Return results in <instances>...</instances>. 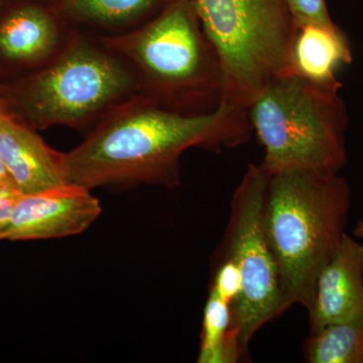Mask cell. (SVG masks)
I'll return each instance as SVG.
<instances>
[{
    "instance_id": "obj_17",
    "label": "cell",
    "mask_w": 363,
    "mask_h": 363,
    "mask_svg": "<svg viewBox=\"0 0 363 363\" xmlns=\"http://www.w3.org/2000/svg\"><path fill=\"white\" fill-rule=\"evenodd\" d=\"M286 2L292 11L297 28L306 23H314L326 28L338 26L332 21L326 0H286Z\"/></svg>"
},
{
    "instance_id": "obj_19",
    "label": "cell",
    "mask_w": 363,
    "mask_h": 363,
    "mask_svg": "<svg viewBox=\"0 0 363 363\" xmlns=\"http://www.w3.org/2000/svg\"><path fill=\"white\" fill-rule=\"evenodd\" d=\"M0 188L16 189V190H18L16 185H14L13 179L9 175V171H7L6 164L2 161L1 157H0Z\"/></svg>"
},
{
    "instance_id": "obj_1",
    "label": "cell",
    "mask_w": 363,
    "mask_h": 363,
    "mask_svg": "<svg viewBox=\"0 0 363 363\" xmlns=\"http://www.w3.org/2000/svg\"><path fill=\"white\" fill-rule=\"evenodd\" d=\"M252 133L247 108L223 102L210 113L188 116L138 93L105 114L67 159L72 181L89 190L121 184L172 189L180 185L186 150L236 149Z\"/></svg>"
},
{
    "instance_id": "obj_6",
    "label": "cell",
    "mask_w": 363,
    "mask_h": 363,
    "mask_svg": "<svg viewBox=\"0 0 363 363\" xmlns=\"http://www.w3.org/2000/svg\"><path fill=\"white\" fill-rule=\"evenodd\" d=\"M140 93L135 72L101 42L71 40L16 92L18 108L39 130L82 128Z\"/></svg>"
},
{
    "instance_id": "obj_5",
    "label": "cell",
    "mask_w": 363,
    "mask_h": 363,
    "mask_svg": "<svg viewBox=\"0 0 363 363\" xmlns=\"http://www.w3.org/2000/svg\"><path fill=\"white\" fill-rule=\"evenodd\" d=\"M223 74V102L248 108L274 79L293 73L297 23L286 0H192Z\"/></svg>"
},
{
    "instance_id": "obj_20",
    "label": "cell",
    "mask_w": 363,
    "mask_h": 363,
    "mask_svg": "<svg viewBox=\"0 0 363 363\" xmlns=\"http://www.w3.org/2000/svg\"><path fill=\"white\" fill-rule=\"evenodd\" d=\"M353 235L355 238L363 240V218L358 220L357 225L353 228Z\"/></svg>"
},
{
    "instance_id": "obj_3",
    "label": "cell",
    "mask_w": 363,
    "mask_h": 363,
    "mask_svg": "<svg viewBox=\"0 0 363 363\" xmlns=\"http://www.w3.org/2000/svg\"><path fill=\"white\" fill-rule=\"evenodd\" d=\"M99 40L130 61L140 93L160 106L198 116L223 104L220 59L192 0H168L161 13L142 28Z\"/></svg>"
},
{
    "instance_id": "obj_15",
    "label": "cell",
    "mask_w": 363,
    "mask_h": 363,
    "mask_svg": "<svg viewBox=\"0 0 363 363\" xmlns=\"http://www.w3.org/2000/svg\"><path fill=\"white\" fill-rule=\"evenodd\" d=\"M167 2L168 0H63L62 9L77 20L116 25L140 18Z\"/></svg>"
},
{
    "instance_id": "obj_18",
    "label": "cell",
    "mask_w": 363,
    "mask_h": 363,
    "mask_svg": "<svg viewBox=\"0 0 363 363\" xmlns=\"http://www.w3.org/2000/svg\"><path fill=\"white\" fill-rule=\"evenodd\" d=\"M21 195L16 189L0 188V236L9 225L14 206Z\"/></svg>"
},
{
    "instance_id": "obj_8",
    "label": "cell",
    "mask_w": 363,
    "mask_h": 363,
    "mask_svg": "<svg viewBox=\"0 0 363 363\" xmlns=\"http://www.w3.org/2000/svg\"><path fill=\"white\" fill-rule=\"evenodd\" d=\"M89 189L72 183L21 194L0 240L63 238L84 233L101 214Z\"/></svg>"
},
{
    "instance_id": "obj_21",
    "label": "cell",
    "mask_w": 363,
    "mask_h": 363,
    "mask_svg": "<svg viewBox=\"0 0 363 363\" xmlns=\"http://www.w3.org/2000/svg\"><path fill=\"white\" fill-rule=\"evenodd\" d=\"M4 111H6V109H4V105H2L1 102H0V114H1Z\"/></svg>"
},
{
    "instance_id": "obj_12",
    "label": "cell",
    "mask_w": 363,
    "mask_h": 363,
    "mask_svg": "<svg viewBox=\"0 0 363 363\" xmlns=\"http://www.w3.org/2000/svg\"><path fill=\"white\" fill-rule=\"evenodd\" d=\"M60 40L58 21L42 7H21L0 23V54L11 61L49 58L58 52Z\"/></svg>"
},
{
    "instance_id": "obj_14",
    "label": "cell",
    "mask_w": 363,
    "mask_h": 363,
    "mask_svg": "<svg viewBox=\"0 0 363 363\" xmlns=\"http://www.w3.org/2000/svg\"><path fill=\"white\" fill-rule=\"evenodd\" d=\"M305 357L309 363H363V315L310 333Z\"/></svg>"
},
{
    "instance_id": "obj_13",
    "label": "cell",
    "mask_w": 363,
    "mask_h": 363,
    "mask_svg": "<svg viewBox=\"0 0 363 363\" xmlns=\"http://www.w3.org/2000/svg\"><path fill=\"white\" fill-rule=\"evenodd\" d=\"M231 325V306L216 294L210 292L203 315L198 362L234 363L245 357L240 339Z\"/></svg>"
},
{
    "instance_id": "obj_22",
    "label": "cell",
    "mask_w": 363,
    "mask_h": 363,
    "mask_svg": "<svg viewBox=\"0 0 363 363\" xmlns=\"http://www.w3.org/2000/svg\"><path fill=\"white\" fill-rule=\"evenodd\" d=\"M0 92H1V87H0Z\"/></svg>"
},
{
    "instance_id": "obj_9",
    "label": "cell",
    "mask_w": 363,
    "mask_h": 363,
    "mask_svg": "<svg viewBox=\"0 0 363 363\" xmlns=\"http://www.w3.org/2000/svg\"><path fill=\"white\" fill-rule=\"evenodd\" d=\"M310 333L363 315V245L345 233L318 274L308 309Z\"/></svg>"
},
{
    "instance_id": "obj_2",
    "label": "cell",
    "mask_w": 363,
    "mask_h": 363,
    "mask_svg": "<svg viewBox=\"0 0 363 363\" xmlns=\"http://www.w3.org/2000/svg\"><path fill=\"white\" fill-rule=\"evenodd\" d=\"M351 200L350 183L339 174L289 169L269 175L264 228L291 304L309 309L318 274L345 235Z\"/></svg>"
},
{
    "instance_id": "obj_7",
    "label": "cell",
    "mask_w": 363,
    "mask_h": 363,
    "mask_svg": "<svg viewBox=\"0 0 363 363\" xmlns=\"http://www.w3.org/2000/svg\"><path fill=\"white\" fill-rule=\"evenodd\" d=\"M269 175L250 164L234 190L221 245V257L240 269L242 289L231 308L233 325L243 355L257 332L292 307L286 297L264 228V201Z\"/></svg>"
},
{
    "instance_id": "obj_4",
    "label": "cell",
    "mask_w": 363,
    "mask_h": 363,
    "mask_svg": "<svg viewBox=\"0 0 363 363\" xmlns=\"http://www.w3.org/2000/svg\"><path fill=\"white\" fill-rule=\"evenodd\" d=\"M247 111L269 175L289 169L334 175L347 164L350 117L338 89L291 73L271 81Z\"/></svg>"
},
{
    "instance_id": "obj_11",
    "label": "cell",
    "mask_w": 363,
    "mask_h": 363,
    "mask_svg": "<svg viewBox=\"0 0 363 363\" xmlns=\"http://www.w3.org/2000/svg\"><path fill=\"white\" fill-rule=\"evenodd\" d=\"M351 62L350 42L339 26H298L292 47L293 73L322 87L340 90L342 84L336 72Z\"/></svg>"
},
{
    "instance_id": "obj_16",
    "label": "cell",
    "mask_w": 363,
    "mask_h": 363,
    "mask_svg": "<svg viewBox=\"0 0 363 363\" xmlns=\"http://www.w3.org/2000/svg\"><path fill=\"white\" fill-rule=\"evenodd\" d=\"M241 289L242 283L240 269L233 260L220 257L210 292L216 294L233 308L240 298Z\"/></svg>"
},
{
    "instance_id": "obj_10",
    "label": "cell",
    "mask_w": 363,
    "mask_h": 363,
    "mask_svg": "<svg viewBox=\"0 0 363 363\" xmlns=\"http://www.w3.org/2000/svg\"><path fill=\"white\" fill-rule=\"evenodd\" d=\"M0 157L21 194L73 182L67 154L52 149L32 128L6 111L0 114Z\"/></svg>"
}]
</instances>
